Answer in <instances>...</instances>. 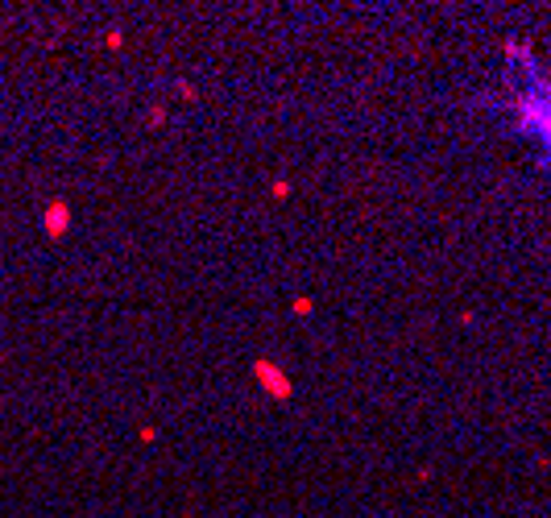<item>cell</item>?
<instances>
[{
  "mask_svg": "<svg viewBox=\"0 0 551 518\" xmlns=\"http://www.w3.org/2000/svg\"><path fill=\"white\" fill-rule=\"evenodd\" d=\"M253 381H257L270 398H278V402H286V398L294 394V381H290V377H286V369H282V365H274L270 357H257V361H253Z\"/></svg>",
  "mask_w": 551,
  "mask_h": 518,
  "instance_id": "1",
  "label": "cell"
},
{
  "mask_svg": "<svg viewBox=\"0 0 551 518\" xmlns=\"http://www.w3.org/2000/svg\"><path fill=\"white\" fill-rule=\"evenodd\" d=\"M518 125L531 129V133H543V142H547V149H551V92H543L539 100H526Z\"/></svg>",
  "mask_w": 551,
  "mask_h": 518,
  "instance_id": "2",
  "label": "cell"
},
{
  "mask_svg": "<svg viewBox=\"0 0 551 518\" xmlns=\"http://www.w3.org/2000/svg\"><path fill=\"white\" fill-rule=\"evenodd\" d=\"M42 229H46L50 240H58V236H67V229H71V207L62 203V199H54L46 207V216H42Z\"/></svg>",
  "mask_w": 551,
  "mask_h": 518,
  "instance_id": "3",
  "label": "cell"
},
{
  "mask_svg": "<svg viewBox=\"0 0 551 518\" xmlns=\"http://www.w3.org/2000/svg\"><path fill=\"white\" fill-rule=\"evenodd\" d=\"M311 307H315V303H311L307 294H303V299H294V315H311Z\"/></svg>",
  "mask_w": 551,
  "mask_h": 518,
  "instance_id": "4",
  "label": "cell"
},
{
  "mask_svg": "<svg viewBox=\"0 0 551 518\" xmlns=\"http://www.w3.org/2000/svg\"><path fill=\"white\" fill-rule=\"evenodd\" d=\"M286 195H290V183H286V179H278V183H274V199H286Z\"/></svg>",
  "mask_w": 551,
  "mask_h": 518,
  "instance_id": "5",
  "label": "cell"
},
{
  "mask_svg": "<svg viewBox=\"0 0 551 518\" xmlns=\"http://www.w3.org/2000/svg\"><path fill=\"white\" fill-rule=\"evenodd\" d=\"M149 125H166V108H154V112H149Z\"/></svg>",
  "mask_w": 551,
  "mask_h": 518,
  "instance_id": "6",
  "label": "cell"
}]
</instances>
